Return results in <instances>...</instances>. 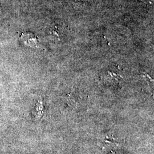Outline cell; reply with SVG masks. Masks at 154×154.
<instances>
[{
    "mask_svg": "<svg viewBox=\"0 0 154 154\" xmlns=\"http://www.w3.org/2000/svg\"><path fill=\"white\" fill-rule=\"evenodd\" d=\"M21 39L24 44L31 47L36 46L38 42L37 36L32 33H22L21 35Z\"/></svg>",
    "mask_w": 154,
    "mask_h": 154,
    "instance_id": "6da1fadb",
    "label": "cell"
},
{
    "mask_svg": "<svg viewBox=\"0 0 154 154\" xmlns=\"http://www.w3.org/2000/svg\"><path fill=\"white\" fill-rule=\"evenodd\" d=\"M139 1L149 5H152L154 3V0H139Z\"/></svg>",
    "mask_w": 154,
    "mask_h": 154,
    "instance_id": "7a4b0ae2",
    "label": "cell"
}]
</instances>
